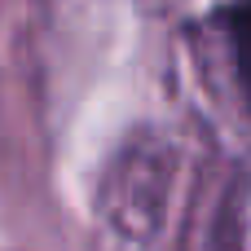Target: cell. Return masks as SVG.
<instances>
[{"mask_svg":"<svg viewBox=\"0 0 251 251\" xmlns=\"http://www.w3.org/2000/svg\"><path fill=\"white\" fill-rule=\"evenodd\" d=\"M234 22V44H238V79L247 88V101H251V0L229 18Z\"/></svg>","mask_w":251,"mask_h":251,"instance_id":"6da1fadb","label":"cell"}]
</instances>
